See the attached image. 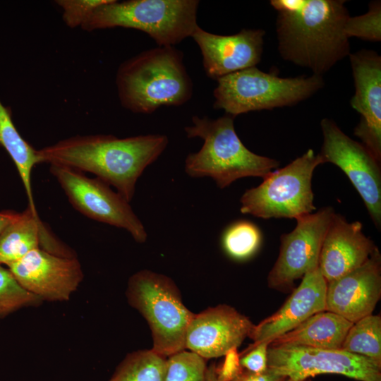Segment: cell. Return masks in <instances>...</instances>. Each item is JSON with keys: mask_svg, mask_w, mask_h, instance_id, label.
<instances>
[{"mask_svg": "<svg viewBox=\"0 0 381 381\" xmlns=\"http://www.w3.org/2000/svg\"><path fill=\"white\" fill-rule=\"evenodd\" d=\"M321 164L319 154L309 149L288 165L270 172L261 184L242 195L241 213L262 219H296L311 214L315 210L312 177Z\"/></svg>", "mask_w": 381, "mask_h": 381, "instance_id": "obj_8", "label": "cell"}, {"mask_svg": "<svg viewBox=\"0 0 381 381\" xmlns=\"http://www.w3.org/2000/svg\"><path fill=\"white\" fill-rule=\"evenodd\" d=\"M168 143V138L162 134L125 138L111 135H77L38 150L37 155L40 163L95 174L129 202L138 178L160 156Z\"/></svg>", "mask_w": 381, "mask_h": 381, "instance_id": "obj_2", "label": "cell"}, {"mask_svg": "<svg viewBox=\"0 0 381 381\" xmlns=\"http://www.w3.org/2000/svg\"><path fill=\"white\" fill-rule=\"evenodd\" d=\"M362 229L361 222H348L334 213L319 258L318 267L327 282L360 267L377 248Z\"/></svg>", "mask_w": 381, "mask_h": 381, "instance_id": "obj_19", "label": "cell"}, {"mask_svg": "<svg viewBox=\"0 0 381 381\" xmlns=\"http://www.w3.org/2000/svg\"><path fill=\"white\" fill-rule=\"evenodd\" d=\"M254 324L234 308L218 305L194 314L186 334V349L204 359L224 356L238 348Z\"/></svg>", "mask_w": 381, "mask_h": 381, "instance_id": "obj_15", "label": "cell"}, {"mask_svg": "<svg viewBox=\"0 0 381 381\" xmlns=\"http://www.w3.org/2000/svg\"><path fill=\"white\" fill-rule=\"evenodd\" d=\"M166 357L152 349L133 352L123 360L109 381H164Z\"/></svg>", "mask_w": 381, "mask_h": 381, "instance_id": "obj_24", "label": "cell"}, {"mask_svg": "<svg viewBox=\"0 0 381 381\" xmlns=\"http://www.w3.org/2000/svg\"><path fill=\"white\" fill-rule=\"evenodd\" d=\"M341 349L368 358L381 367V316L371 314L353 322Z\"/></svg>", "mask_w": 381, "mask_h": 381, "instance_id": "obj_23", "label": "cell"}, {"mask_svg": "<svg viewBox=\"0 0 381 381\" xmlns=\"http://www.w3.org/2000/svg\"><path fill=\"white\" fill-rule=\"evenodd\" d=\"M286 377L267 370L262 373H253L243 370L233 381H284Z\"/></svg>", "mask_w": 381, "mask_h": 381, "instance_id": "obj_32", "label": "cell"}, {"mask_svg": "<svg viewBox=\"0 0 381 381\" xmlns=\"http://www.w3.org/2000/svg\"><path fill=\"white\" fill-rule=\"evenodd\" d=\"M234 117L225 114L217 119L207 116L192 117L193 125L185 127L188 138L204 140L202 148L189 154L185 160V171L193 178L209 176L219 188L248 176L265 178L279 162L248 150L234 129Z\"/></svg>", "mask_w": 381, "mask_h": 381, "instance_id": "obj_4", "label": "cell"}, {"mask_svg": "<svg viewBox=\"0 0 381 381\" xmlns=\"http://www.w3.org/2000/svg\"><path fill=\"white\" fill-rule=\"evenodd\" d=\"M332 207L296 219L295 229L281 236L278 258L267 277L270 289L289 291L294 282L318 267L322 243L334 214Z\"/></svg>", "mask_w": 381, "mask_h": 381, "instance_id": "obj_12", "label": "cell"}, {"mask_svg": "<svg viewBox=\"0 0 381 381\" xmlns=\"http://www.w3.org/2000/svg\"><path fill=\"white\" fill-rule=\"evenodd\" d=\"M40 243L44 245L43 250L49 253L73 257L49 234L39 217L28 207L0 235V264L7 266L20 260L39 248Z\"/></svg>", "mask_w": 381, "mask_h": 381, "instance_id": "obj_20", "label": "cell"}, {"mask_svg": "<svg viewBox=\"0 0 381 381\" xmlns=\"http://www.w3.org/2000/svg\"><path fill=\"white\" fill-rule=\"evenodd\" d=\"M344 0H272L282 58L322 76L351 54Z\"/></svg>", "mask_w": 381, "mask_h": 381, "instance_id": "obj_1", "label": "cell"}, {"mask_svg": "<svg viewBox=\"0 0 381 381\" xmlns=\"http://www.w3.org/2000/svg\"><path fill=\"white\" fill-rule=\"evenodd\" d=\"M269 342L252 344L240 354V363L243 370L262 373L267 370Z\"/></svg>", "mask_w": 381, "mask_h": 381, "instance_id": "obj_30", "label": "cell"}, {"mask_svg": "<svg viewBox=\"0 0 381 381\" xmlns=\"http://www.w3.org/2000/svg\"><path fill=\"white\" fill-rule=\"evenodd\" d=\"M182 52L158 47L127 59L116 75L121 105L138 114H151L163 106H181L193 95V82Z\"/></svg>", "mask_w": 381, "mask_h": 381, "instance_id": "obj_3", "label": "cell"}, {"mask_svg": "<svg viewBox=\"0 0 381 381\" xmlns=\"http://www.w3.org/2000/svg\"><path fill=\"white\" fill-rule=\"evenodd\" d=\"M265 31L243 29L231 35L210 33L198 26L191 37L202 56L206 75L213 79L255 66L261 60Z\"/></svg>", "mask_w": 381, "mask_h": 381, "instance_id": "obj_16", "label": "cell"}, {"mask_svg": "<svg viewBox=\"0 0 381 381\" xmlns=\"http://www.w3.org/2000/svg\"><path fill=\"white\" fill-rule=\"evenodd\" d=\"M355 92L350 104L361 115L354 135L381 162V56L361 49L349 54Z\"/></svg>", "mask_w": 381, "mask_h": 381, "instance_id": "obj_14", "label": "cell"}, {"mask_svg": "<svg viewBox=\"0 0 381 381\" xmlns=\"http://www.w3.org/2000/svg\"><path fill=\"white\" fill-rule=\"evenodd\" d=\"M381 297V255L377 248L360 267L327 282L325 310L355 322L373 314Z\"/></svg>", "mask_w": 381, "mask_h": 381, "instance_id": "obj_17", "label": "cell"}, {"mask_svg": "<svg viewBox=\"0 0 381 381\" xmlns=\"http://www.w3.org/2000/svg\"><path fill=\"white\" fill-rule=\"evenodd\" d=\"M238 348L228 351L224 355L223 362L216 366L215 372L218 381H233L243 371L240 363V354Z\"/></svg>", "mask_w": 381, "mask_h": 381, "instance_id": "obj_31", "label": "cell"}, {"mask_svg": "<svg viewBox=\"0 0 381 381\" xmlns=\"http://www.w3.org/2000/svg\"><path fill=\"white\" fill-rule=\"evenodd\" d=\"M126 295L149 324L154 351L167 357L185 350L186 330L194 313L185 306L169 277L139 271L129 279Z\"/></svg>", "mask_w": 381, "mask_h": 381, "instance_id": "obj_7", "label": "cell"}, {"mask_svg": "<svg viewBox=\"0 0 381 381\" xmlns=\"http://www.w3.org/2000/svg\"><path fill=\"white\" fill-rule=\"evenodd\" d=\"M207 368L203 358L183 350L167 359L164 381H205Z\"/></svg>", "mask_w": 381, "mask_h": 381, "instance_id": "obj_27", "label": "cell"}, {"mask_svg": "<svg viewBox=\"0 0 381 381\" xmlns=\"http://www.w3.org/2000/svg\"><path fill=\"white\" fill-rule=\"evenodd\" d=\"M54 176L71 205L90 219L128 231L134 240L144 243L145 229L127 202L98 178L87 177L81 171L59 164H50Z\"/></svg>", "mask_w": 381, "mask_h": 381, "instance_id": "obj_10", "label": "cell"}, {"mask_svg": "<svg viewBox=\"0 0 381 381\" xmlns=\"http://www.w3.org/2000/svg\"><path fill=\"white\" fill-rule=\"evenodd\" d=\"M326 291L327 282L319 267L307 272L278 310L254 325L248 337L253 344H270L310 316L325 310Z\"/></svg>", "mask_w": 381, "mask_h": 381, "instance_id": "obj_18", "label": "cell"}, {"mask_svg": "<svg viewBox=\"0 0 381 381\" xmlns=\"http://www.w3.org/2000/svg\"><path fill=\"white\" fill-rule=\"evenodd\" d=\"M198 0H128L97 7L80 28L87 32L116 27L147 33L159 47H174L191 37L197 23Z\"/></svg>", "mask_w": 381, "mask_h": 381, "instance_id": "obj_5", "label": "cell"}, {"mask_svg": "<svg viewBox=\"0 0 381 381\" xmlns=\"http://www.w3.org/2000/svg\"><path fill=\"white\" fill-rule=\"evenodd\" d=\"M20 213L13 211L0 212V235L2 231L19 216Z\"/></svg>", "mask_w": 381, "mask_h": 381, "instance_id": "obj_33", "label": "cell"}, {"mask_svg": "<svg viewBox=\"0 0 381 381\" xmlns=\"http://www.w3.org/2000/svg\"><path fill=\"white\" fill-rule=\"evenodd\" d=\"M262 242L259 228L253 223L241 220L228 226L224 231L221 243L224 252L231 258L243 261L258 250Z\"/></svg>", "mask_w": 381, "mask_h": 381, "instance_id": "obj_25", "label": "cell"}, {"mask_svg": "<svg viewBox=\"0 0 381 381\" xmlns=\"http://www.w3.org/2000/svg\"><path fill=\"white\" fill-rule=\"evenodd\" d=\"M42 300L23 289L8 268L0 264V318Z\"/></svg>", "mask_w": 381, "mask_h": 381, "instance_id": "obj_26", "label": "cell"}, {"mask_svg": "<svg viewBox=\"0 0 381 381\" xmlns=\"http://www.w3.org/2000/svg\"><path fill=\"white\" fill-rule=\"evenodd\" d=\"M323 141L319 155L348 176L362 198L377 229L381 226L380 162L362 144L346 135L336 124L324 118L320 122Z\"/></svg>", "mask_w": 381, "mask_h": 381, "instance_id": "obj_11", "label": "cell"}, {"mask_svg": "<svg viewBox=\"0 0 381 381\" xmlns=\"http://www.w3.org/2000/svg\"><path fill=\"white\" fill-rule=\"evenodd\" d=\"M267 368L294 380L337 374L358 381H381V367L346 351L296 345H270Z\"/></svg>", "mask_w": 381, "mask_h": 381, "instance_id": "obj_9", "label": "cell"}, {"mask_svg": "<svg viewBox=\"0 0 381 381\" xmlns=\"http://www.w3.org/2000/svg\"><path fill=\"white\" fill-rule=\"evenodd\" d=\"M216 365L214 363H211L207 368L205 381H218L215 372Z\"/></svg>", "mask_w": 381, "mask_h": 381, "instance_id": "obj_34", "label": "cell"}, {"mask_svg": "<svg viewBox=\"0 0 381 381\" xmlns=\"http://www.w3.org/2000/svg\"><path fill=\"white\" fill-rule=\"evenodd\" d=\"M213 107L236 116L254 111L294 106L321 90L322 76L313 75L280 78L256 66L246 68L217 80Z\"/></svg>", "mask_w": 381, "mask_h": 381, "instance_id": "obj_6", "label": "cell"}, {"mask_svg": "<svg viewBox=\"0 0 381 381\" xmlns=\"http://www.w3.org/2000/svg\"><path fill=\"white\" fill-rule=\"evenodd\" d=\"M346 35L370 42L381 41V2L373 1L368 11L363 15L349 16L344 25Z\"/></svg>", "mask_w": 381, "mask_h": 381, "instance_id": "obj_28", "label": "cell"}, {"mask_svg": "<svg viewBox=\"0 0 381 381\" xmlns=\"http://www.w3.org/2000/svg\"><path fill=\"white\" fill-rule=\"evenodd\" d=\"M18 284L41 300L66 301L83 278L79 261L40 248L7 265Z\"/></svg>", "mask_w": 381, "mask_h": 381, "instance_id": "obj_13", "label": "cell"}, {"mask_svg": "<svg viewBox=\"0 0 381 381\" xmlns=\"http://www.w3.org/2000/svg\"><path fill=\"white\" fill-rule=\"evenodd\" d=\"M111 0H58L63 11V20L71 28L81 26L90 14L100 5Z\"/></svg>", "mask_w": 381, "mask_h": 381, "instance_id": "obj_29", "label": "cell"}, {"mask_svg": "<svg viewBox=\"0 0 381 381\" xmlns=\"http://www.w3.org/2000/svg\"><path fill=\"white\" fill-rule=\"evenodd\" d=\"M353 322L330 311L310 316L294 329L274 339L270 345H296L325 349H341Z\"/></svg>", "mask_w": 381, "mask_h": 381, "instance_id": "obj_21", "label": "cell"}, {"mask_svg": "<svg viewBox=\"0 0 381 381\" xmlns=\"http://www.w3.org/2000/svg\"><path fill=\"white\" fill-rule=\"evenodd\" d=\"M284 381H313L311 378H308L303 380H294L290 378H286Z\"/></svg>", "mask_w": 381, "mask_h": 381, "instance_id": "obj_35", "label": "cell"}, {"mask_svg": "<svg viewBox=\"0 0 381 381\" xmlns=\"http://www.w3.org/2000/svg\"><path fill=\"white\" fill-rule=\"evenodd\" d=\"M0 146L6 150L16 167L28 197V207L35 215H38L31 184L32 169L40 163L37 150L22 138L13 123L9 107L1 100Z\"/></svg>", "mask_w": 381, "mask_h": 381, "instance_id": "obj_22", "label": "cell"}]
</instances>
